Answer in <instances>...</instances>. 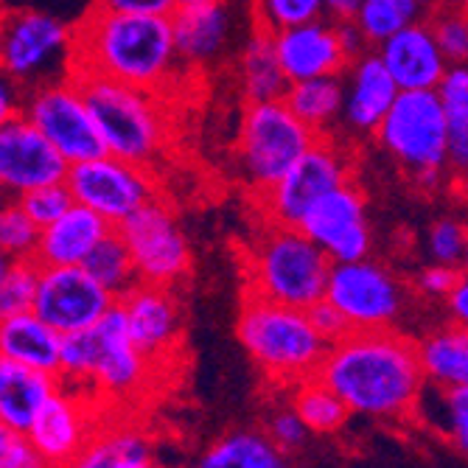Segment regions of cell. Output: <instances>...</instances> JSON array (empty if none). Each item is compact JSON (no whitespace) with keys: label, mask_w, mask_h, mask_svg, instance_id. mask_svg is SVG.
I'll return each instance as SVG.
<instances>
[{"label":"cell","mask_w":468,"mask_h":468,"mask_svg":"<svg viewBox=\"0 0 468 468\" xmlns=\"http://www.w3.org/2000/svg\"><path fill=\"white\" fill-rule=\"evenodd\" d=\"M247 6L252 26L270 34L328 17L325 0H247Z\"/></svg>","instance_id":"cell-36"},{"label":"cell","mask_w":468,"mask_h":468,"mask_svg":"<svg viewBox=\"0 0 468 468\" xmlns=\"http://www.w3.org/2000/svg\"><path fill=\"white\" fill-rule=\"evenodd\" d=\"M446 6H454V9L468 12V0H446Z\"/></svg>","instance_id":"cell-53"},{"label":"cell","mask_w":468,"mask_h":468,"mask_svg":"<svg viewBox=\"0 0 468 468\" xmlns=\"http://www.w3.org/2000/svg\"><path fill=\"white\" fill-rule=\"evenodd\" d=\"M420 4V9L427 12V15H432V12H438L441 6H446V0H418Z\"/></svg>","instance_id":"cell-52"},{"label":"cell","mask_w":468,"mask_h":468,"mask_svg":"<svg viewBox=\"0 0 468 468\" xmlns=\"http://www.w3.org/2000/svg\"><path fill=\"white\" fill-rule=\"evenodd\" d=\"M76 26L39 6H9L0 37L4 76L28 93L73 73Z\"/></svg>","instance_id":"cell-7"},{"label":"cell","mask_w":468,"mask_h":468,"mask_svg":"<svg viewBox=\"0 0 468 468\" xmlns=\"http://www.w3.org/2000/svg\"><path fill=\"white\" fill-rule=\"evenodd\" d=\"M65 468H163L146 435L135 430H104Z\"/></svg>","instance_id":"cell-31"},{"label":"cell","mask_w":468,"mask_h":468,"mask_svg":"<svg viewBox=\"0 0 468 468\" xmlns=\"http://www.w3.org/2000/svg\"><path fill=\"white\" fill-rule=\"evenodd\" d=\"M68 172L70 163L26 115L0 121V186L9 199L65 183Z\"/></svg>","instance_id":"cell-16"},{"label":"cell","mask_w":468,"mask_h":468,"mask_svg":"<svg viewBox=\"0 0 468 468\" xmlns=\"http://www.w3.org/2000/svg\"><path fill=\"white\" fill-rule=\"evenodd\" d=\"M465 236L468 228L460 219H438L430 228L427 236V250L435 264H449V267H463L465 255Z\"/></svg>","instance_id":"cell-41"},{"label":"cell","mask_w":468,"mask_h":468,"mask_svg":"<svg viewBox=\"0 0 468 468\" xmlns=\"http://www.w3.org/2000/svg\"><path fill=\"white\" fill-rule=\"evenodd\" d=\"M84 270H88L104 289H110L118 301L130 292L133 286L141 283L135 261H133V252L126 247V241L121 239L118 230H112L93 252L90 259L84 261Z\"/></svg>","instance_id":"cell-34"},{"label":"cell","mask_w":468,"mask_h":468,"mask_svg":"<svg viewBox=\"0 0 468 468\" xmlns=\"http://www.w3.org/2000/svg\"><path fill=\"white\" fill-rule=\"evenodd\" d=\"M399 96V84L385 68V62H381L378 51H365L346 70V130L359 135H376Z\"/></svg>","instance_id":"cell-22"},{"label":"cell","mask_w":468,"mask_h":468,"mask_svg":"<svg viewBox=\"0 0 468 468\" xmlns=\"http://www.w3.org/2000/svg\"><path fill=\"white\" fill-rule=\"evenodd\" d=\"M452 123L435 90H404L376 130V144L410 177L443 172Z\"/></svg>","instance_id":"cell-9"},{"label":"cell","mask_w":468,"mask_h":468,"mask_svg":"<svg viewBox=\"0 0 468 468\" xmlns=\"http://www.w3.org/2000/svg\"><path fill=\"white\" fill-rule=\"evenodd\" d=\"M430 17L420 9L418 0H362L359 12L354 15V26L362 31L370 48H378L401 28Z\"/></svg>","instance_id":"cell-33"},{"label":"cell","mask_w":468,"mask_h":468,"mask_svg":"<svg viewBox=\"0 0 468 468\" xmlns=\"http://www.w3.org/2000/svg\"><path fill=\"white\" fill-rule=\"evenodd\" d=\"M325 301L346 317L351 331H378L401 317L407 289L385 264L362 259L331 267Z\"/></svg>","instance_id":"cell-13"},{"label":"cell","mask_w":468,"mask_h":468,"mask_svg":"<svg viewBox=\"0 0 468 468\" xmlns=\"http://www.w3.org/2000/svg\"><path fill=\"white\" fill-rule=\"evenodd\" d=\"M42 267L34 259H4L0 270V317L34 312Z\"/></svg>","instance_id":"cell-37"},{"label":"cell","mask_w":468,"mask_h":468,"mask_svg":"<svg viewBox=\"0 0 468 468\" xmlns=\"http://www.w3.org/2000/svg\"><path fill=\"white\" fill-rule=\"evenodd\" d=\"M133 252L141 283L175 289L191 275V247L175 217V210L163 199L149 202L115 228Z\"/></svg>","instance_id":"cell-14"},{"label":"cell","mask_w":468,"mask_h":468,"mask_svg":"<svg viewBox=\"0 0 468 468\" xmlns=\"http://www.w3.org/2000/svg\"><path fill=\"white\" fill-rule=\"evenodd\" d=\"M96 9L135 12V15H175L180 0H93Z\"/></svg>","instance_id":"cell-47"},{"label":"cell","mask_w":468,"mask_h":468,"mask_svg":"<svg viewBox=\"0 0 468 468\" xmlns=\"http://www.w3.org/2000/svg\"><path fill=\"white\" fill-rule=\"evenodd\" d=\"M359 6H362V0H325V15L336 23H346V20H354Z\"/></svg>","instance_id":"cell-51"},{"label":"cell","mask_w":468,"mask_h":468,"mask_svg":"<svg viewBox=\"0 0 468 468\" xmlns=\"http://www.w3.org/2000/svg\"><path fill=\"white\" fill-rule=\"evenodd\" d=\"M301 230L328 255L334 264L362 261L370 255V225L365 214V194L346 183L325 194L303 219Z\"/></svg>","instance_id":"cell-17"},{"label":"cell","mask_w":468,"mask_h":468,"mask_svg":"<svg viewBox=\"0 0 468 468\" xmlns=\"http://www.w3.org/2000/svg\"><path fill=\"white\" fill-rule=\"evenodd\" d=\"M118 306L123 309L126 325L135 339V346L149 362L165 359L175 354V346L180 343V303L175 297V289L154 286V283H138L126 292Z\"/></svg>","instance_id":"cell-20"},{"label":"cell","mask_w":468,"mask_h":468,"mask_svg":"<svg viewBox=\"0 0 468 468\" xmlns=\"http://www.w3.org/2000/svg\"><path fill=\"white\" fill-rule=\"evenodd\" d=\"M0 468H54V465L39 454L28 432L0 427Z\"/></svg>","instance_id":"cell-44"},{"label":"cell","mask_w":468,"mask_h":468,"mask_svg":"<svg viewBox=\"0 0 468 468\" xmlns=\"http://www.w3.org/2000/svg\"><path fill=\"white\" fill-rule=\"evenodd\" d=\"M65 336L34 312L0 317V356L59 376Z\"/></svg>","instance_id":"cell-26"},{"label":"cell","mask_w":468,"mask_h":468,"mask_svg":"<svg viewBox=\"0 0 468 468\" xmlns=\"http://www.w3.org/2000/svg\"><path fill=\"white\" fill-rule=\"evenodd\" d=\"M283 101L314 135H331L346 110V73L294 81L289 84Z\"/></svg>","instance_id":"cell-28"},{"label":"cell","mask_w":468,"mask_h":468,"mask_svg":"<svg viewBox=\"0 0 468 468\" xmlns=\"http://www.w3.org/2000/svg\"><path fill=\"white\" fill-rule=\"evenodd\" d=\"M194 468H292V463L267 432L239 430L210 443Z\"/></svg>","instance_id":"cell-29"},{"label":"cell","mask_w":468,"mask_h":468,"mask_svg":"<svg viewBox=\"0 0 468 468\" xmlns=\"http://www.w3.org/2000/svg\"><path fill=\"white\" fill-rule=\"evenodd\" d=\"M241 348L278 385H301L317 376L331 343L314 328L309 309L244 294L236 323Z\"/></svg>","instance_id":"cell-3"},{"label":"cell","mask_w":468,"mask_h":468,"mask_svg":"<svg viewBox=\"0 0 468 468\" xmlns=\"http://www.w3.org/2000/svg\"><path fill=\"white\" fill-rule=\"evenodd\" d=\"M149 370L152 362L135 346L121 306L110 309L96 325L65 336L59 378L68 385L90 381L110 399H130L146 385Z\"/></svg>","instance_id":"cell-6"},{"label":"cell","mask_w":468,"mask_h":468,"mask_svg":"<svg viewBox=\"0 0 468 468\" xmlns=\"http://www.w3.org/2000/svg\"><path fill=\"white\" fill-rule=\"evenodd\" d=\"M42 228L26 214L17 199H9L0 210V247L4 259H34Z\"/></svg>","instance_id":"cell-38"},{"label":"cell","mask_w":468,"mask_h":468,"mask_svg":"<svg viewBox=\"0 0 468 468\" xmlns=\"http://www.w3.org/2000/svg\"><path fill=\"white\" fill-rule=\"evenodd\" d=\"M23 205L26 214L39 225V228H48L54 225L59 217H65L68 210L76 205L68 183H54V186H42L37 191H28L17 199Z\"/></svg>","instance_id":"cell-40"},{"label":"cell","mask_w":468,"mask_h":468,"mask_svg":"<svg viewBox=\"0 0 468 468\" xmlns=\"http://www.w3.org/2000/svg\"><path fill=\"white\" fill-rule=\"evenodd\" d=\"M118 297L104 289L84 267H42L34 314L54 325L62 336L96 325Z\"/></svg>","instance_id":"cell-15"},{"label":"cell","mask_w":468,"mask_h":468,"mask_svg":"<svg viewBox=\"0 0 468 468\" xmlns=\"http://www.w3.org/2000/svg\"><path fill=\"white\" fill-rule=\"evenodd\" d=\"M194 4H217V0H180V6H194Z\"/></svg>","instance_id":"cell-54"},{"label":"cell","mask_w":468,"mask_h":468,"mask_svg":"<svg viewBox=\"0 0 468 468\" xmlns=\"http://www.w3.org/2000/svg\"><path fill=\"white\" fill-rule=\"evenodd\" d=\"M73 76L79 79L84 96H88L107 154L152 168V163L172 141V126H168L163 96L104 76Z\"/></svg>","instance_id":"cell-5"},{"label":"cell","mask_w":468,"mask_h":468,"mask_svg":"<svg viewBox=\"0 0 468 468\" xmlns=\"http://www.w3.org/2000/svg\"><path fill=\"white\" fill-rule=\"evenodd\" d=\"M264 432L270 435V441L281 449V452H297L303 443H306V438L312 435L309 432V427L303 423V418L294 412V407L289 404V407H278V410H272L270 412V418H267V423H264Z\"/></svg>","instance_id":"cell-42"},{"label":"cell","mask_w":468,"mask_h":468,"mask_svg":"<svg viewBox=\"0 0 468 468\" xmlns=\"http://www.w3.org/2000/svg\"><path fill=\"white\" fill-rule=\"evenodd\" d=\"M460 267H449V264H430L427 270H420L418 275V292L423 297H432V301H449V294L454 292L457 281H460Z\"/></svg>","instance_id":"cell-45"},{"label":"cell","mask_w":468,"mask_h":468,"mask_svg":"<svg viewBox=\"0 0 468 468\" xmlns=\"http://www.w3.org/2000/svg\"><path fill=\"white\" fill-rule=\"evenodd\" d=\"M418 348L430 385L443 390L468 388V328L452 323L432 331Z\"/></svg>","instance_id":"cell-30"},{"label":"cell","mask_w":468,"mask_h":468,"mask_svg":"<svg viewBox=\"0 0 468 468\" xmlns=\"http://www.w3.org/2000/svg\"><path fill=\"white\" fill-rule=\"evenodd\" d=\"M309 317H312L314 328L328 339V343H336V339H343L346 334H351V328H348L346 317L339 314L328 301L314 303V306L309 309Z\"/></svg>","instance_id":"cell-48"},{"label":"cell","mask_w":468,"mask_h":468,"mask_svg":"<svg viewBox=\"0 0 468 468\" xmlns=\"http://www.w3.org/2000/svg\"><path fill=\"white\" fill-rule=\"evenodd\" d=\"M463 267L468 270V236H465V255H463Z\"/></svg>","instance_id":"cell-55"},{"label":"cell","mask_w":468,"mask_h":468,"mask_svg":"<svg viewBox=\"0 0 468 468\" xmlns=\"http://www.w3.org/2000/svg\"><path fill=\"white\" fill-rule=\"evenodd\" d=\"M23 115L62 152L70 165L107 154L88 96L73 73L28 90Z\"/></svg>","instance_id":"cell-11"},{"label":"cell","mask_w":468,"mask_h":468,"mask_svg":"<svg viewBox=\"0 0 468 468\" xmlns=\"http://www.w3.org/2000/svg\"><path fill=\"white\" fill-rule=\"evenodd\" d=\"M427 20L449 65L468 62V12L454 6H441Z\"/></svg>","instance_id":"cell-39"},{"label":"cell","mask_w":468,"mask_h":468,"mask_svg":"<svg viewBox=\"0 0 468 468\" xmlns=\"http://www.w3.org/2000/svg\"><path fill=\"white\" fill-rule=\"evenodd\" d=\"M57 390L54 373L0 359V423L17 432H28L39 410Z\"/></svg>","instance_id":"cell-25"},{"label":"cell","mask_w":468,"mask_h":468,"mask_svg":"<svg viewBox=\"0 0 468 468\" xmlns=\"http://www.w3.org/2000/svg\"><path fill=\"white\" fill-rule=\"evenodd\" d=\"M294 412L303 418L312 435H334L348 423L354 415L348 404L339 399L320 376H312L301 385L292 388V401Z\"/></svg>","instance_id":"cell-32"},{"label":"cell","mask_w":468,"mask_h":468,"mask_svg":"<svg viewBox=\"0 0 468 468\" xmlns=\"http://www.w3.org/2000/svg\"><path fill=\"white\" fill-rule=\"evenodd\" d=\"M172 23L183 68H214L233 54L239 57L247 42L239 39L236 0L177 6Z\"/></svg>","instance_id":"cell-18"},{"label":"cell","mask_w":468,"mask_h":468,"mask_svg":"<svg viewBox=\"0 0 468 468\" xmlns=\"http://www.w3.org/2000/svg\"><path fill=\"white\" fill-rule=\"evenodd\" d=\"M449 312H452V320L463 328H468V270L460 275L454 292L449 294Z\"/></svg>","instance_id":"cell-50"},{"label":"cell","mask_w":468,"mask_h":468,"mask_svg":"<svg viewBox=\"0 0 468 468\" xmlns=\"http://www.w3.org/2000/svg\"><path fill=\"white\" fill-rule=\"evenodd\" d=\"M376 51L390 70V76L396 79L401 93L438 90L443 73L449 70V59L443 57L427 17L401 28L388 42H381Z\"/></svg>","instance_id":"cell-21"},{"label":"cell","mask_w":468,"mask_h":468,"mask_svg":"<svg viewBox=\"0 0 468 468\" xmlns=\"http://www.w3.org/2000/svg\"><path fill=\"white\" fill-rule=\"evenodd\" d=\"M331 267L334 261L301 228L267 222L244 255V294L312 309L325 301Z\"/></svg>","instance_id":"cell-4"},{"label":"cell","mask_w":468,"mask_h":468,"mask_svg":"<svg viewBox=\"0 0 468 468\" xmlns=\"http://www.w3.org/2000/svg\"><path fill=\"white\" fill-rule=\"evenodd\" d=\"M115 230L96 210L73 205L54 225L42 228L34 261L39 267H84L90 252Z\"/></svg>","instance_id":"cell-24"},{"label":"cell","mask_w":468,"mask_h":468,"mask_svg":"<svg viewBox=\"0 0 468 468\" xmlns=\"http://www.w3.org/2000/svg\"><path fill=\"white\" fill-rule=\"evenodd\" d=\"M430 388L435 393V407H430L420 399L415 415H427L457 446V452L465 454V460H468V388H457V390H443L435 385H430Z\"/></svg>","instance_id":"cell-35"},{"label":"cell","mask_w":468,"mask_h":468,"mask_svg":"<svg viewBox=\"0 0 468 468\" xmlns=\"http://www.w3.org/2000/svg\"><path fill=\"white\" fill-rule=\"evenodd\" d=\"M351 152L331 135H320L270 191L259 194L267 222L281 228H301L309 210L334 188L351 183Z\"/></svg>","instance_id":"cell-10"},{"label":"cell","mask_w":468,"mask_h":468,"mask_svg":"<svg viewBox=\"0 0 468 468\" xmlns=\"http://www.w3.org/2000/svg\"><path fill=\"white\" fill-rule=\"evenodd\" d=\"M28 438L54 468L70 465L93 441L88 410H84L81 399L59 388L34 418Z\"/></svg>","instance_id":"cell-23"},{"label":"cell","mask_w":468,"mask_h":468,"mask_svg":"<svg viewBox=\"0 0 468 468\" xmlns=\"http://www.w3.org/2000/svg\"><path fill=\"white\" fill-rule=\"evenodd\" d=\"M68 188L73 199L96 210L110 225H121L157 197V177L149 165H138L112 154H101L70 165Z\"/></svg>","instance_id":"cell-12"},{"label":"cell","mask_w":468,"mask_h":468,"mask_svg":"<svg viewBox=\"0 0 468 468\" xmlns=\"http://www.w3.org/2000/svg\"><path fill=\"white\" fill-rule=\"evenodd\" d=\"M272 37H275L281 68L292 84L320 79V76H343L354 62L351 54L346 51L339 23L331 17L292 26Z\"/></svg>","instance_id":"cell-19"},{"label":"cell","mask_w":468,"mask_h":468,"mask_svg":"<svg viewBox=\"0 0 468 468\" xmlns=\"http://www.w3.org/2000/svg\"><path fill=\"white\" fill-rule=\"evenodd\" d=\"M435 93L441 96L449 123H468V62L449 65Z\"/></svg>","instance_id":"cell-43"},{"label":"cell","mask_w":468,"mask_h":468,"mask_svg":"<svg viewBox=\"0 0 468 468\" xmlns=\"http://www.w3.org/2000/svg\"><path fill=\"white\" fill-rule=\"evenodd\" d=\"M317 138L320 135H314L283 99L247 104L236 138V165L241 180L255 194L270 191Z\"/></svg>","instance_id":"cell-8"},{"label":"cell","mask_w":468,"mask_h":468,"mask_svg":"<svg viewBox=\"0 0 468 468\" xmlns=\"http://www.w3.org/2000/svg\"><path fill=\"white\" fill-rule=\"evenodd\" d=\"M23 104H26V90L4 76V84H0V121L23 115Z\"/></svg>","instance_id":"cell-49"},{"label":"cell","mask_w":468,"mask_h":468,"mask_svg":"<svg viewBox=\"0 0 468 468\" xmlns=\"http://www.w3.org/2000/svg\"><path fill=\"white\" fill-rule=\"evenodd\" d=\"M239 59V84L247 104H259V101H281L289 90V79L281 68L278 48H275V37L270 31L255 28Z\"/></svg>","instance_id":"cell-27"},{"label":"cell","mask_w":468,"mask_h":468,"mask_svg":"<svg viewBox=\"0 0 468 468\" xmlns=\"http://www.w3.org/2000/svg\"><path fill=\"white\" fill-rule=\"evenodd\" d=\"M183 68L172 15L107 12L90 6L76 23L73 73H90L160 93Z\"/></svg>","instance_id":"cell-2"},{"label":"cell","mask_w":468,"mask_h":468,"mask_svg":"<svg viewBox=\"0 0 468 468\" xmlns=\"http://www.w3.org/2000/svg\"><path fill=\"white\" fill-rule=\"evenodd\" d=\"M317 376L354 415L401 420L415 415L427 390L420 348L410 336L378 328L351 331L331 343Z\"/></svg>","instance_id":"cell-1"},{"label":"cell","mask_w":468,"mask_h":468,"mask_svg":"<svg viewBox=\"0 0 468 468\" xmlns=\"http://www.w3.org/2000/svg\"><path fill=\"white\" fill-rule=\"evenodd\" d=\"M446 172L457 183H468V123H452L449 154H446Z\"/></svg>","instance_id":"cell-46"}]
</instances>
